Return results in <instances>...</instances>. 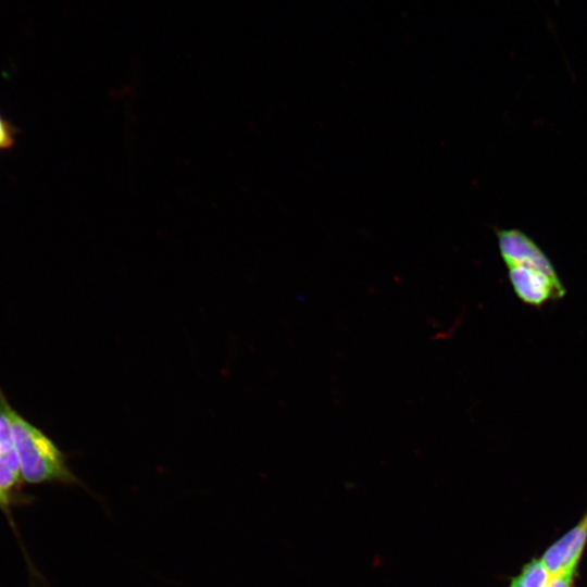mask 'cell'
Wrapping results in <instances>:
<instances>
[{
	"instance_id": "1",
	"label": "cell",
	"mask_w": 587,
	"mask_h": 587,
	"mask_svg": "<svg viewBox=\"0 0 587 587\" xmlns=\"http://www.w3.org/2000/svg\"><path fill=\"white\" fill-rule=\"evenodd\" d=\"M496 235L509 280L521 302L539 309L565 297L566 288L553 264L529 236L519 229H498Z\"/></svg>"
},
{
	"instance_id": "2",
	"label": "cell",
	"mask_w": 587,
	"mask_h": 587,
	"mask_svg": "<svg viewBox=\"0 0 587 587\" xmlns=\"http://www.w3.org/2000/svg\"><path fill=\"white\" fill-rule=\"evenodd\" d=\"M0 412L11 426L13 447L16 451L22 479L28 484H64L85 487L72 472L66 454L40 428L22 416L0 389Z\"/></svg>"
},
{
	"instance_id": "3",
	"label": "cell",
	"mask_w": 587,
	"mask_h": 587,
	"mask_svg": "<svg viewBox=\"0 0 587 587\" xmlns=\"http://www.w3.org/2000/svg\"><path fill=\"white\" fill-rule=\"evenodd\" d=\"M587 544V511L578 523L551 544L541 561L551 574L577 570Z\"/></svg>"
},
{
	"instance_id": "4",
	"label": "cell",
	"mask_w": 587,
	"mask_h": 587,
	"mask_svg": "<svg viewBox=\"0 0 587 587\" xmlns=\"http://www.w3.org/2000/svg\"><path fill=\"white\" fill-rule=\"evenodd\" d=\"M22 480L18 458L11 442L0 448V489L5 495L18 499L16 492Z\"/></svg>"
},
{
	"instance_id": "5",
	"label": "cell",
	"mask_w": 587,
	"mask_h": 587,
	"mask_svg": "<svg viewBox=\"0 0 587 587\" xmlns=\"http://www.w3.org/2000/svg\"><path fill=\"white\" fill-rule=\"evenodd\" d=\"M552 575L541 559H532L512 577L508 587H548Z\"/></svg>"
},
{
	"instance_id": "6",
	"label": "cell",
	"mask_w": 587,
	"mask_h": 587,
	"mask_svg": "<svg viewBox=\"0 0 587 587\" xmlns=\"http://www.w3.org/2000/svg\"><path fill=\"white\" fill-rule=\"evenodd\" d=\"M18 130L0 113V152L14 147Z\"/></svg>"
},
{
	"instance_id": "7",
	"label": "cell",
	"mask_w": 587,
	"mask_h": 587,
	"mask_svg": "<svg viewBox=\"0 0 587 587\" xmlns=\"http://www.w3.org/2000/svg\"><path fill=\"white\" fill-rule=\"evenodd\" d=\"M577 570L553 574L548 587H573Z\"/></svg>"
},
{
	"instance_id": "8",
	"label": "cell",
	"mask_w": 587,
	"mask_h": 587,
	"mask_svg": "<svg viewBox=\"0 0 587 587\" xmlns=\"http://www.w3.org/2000/svg\"><path fill=\"white\" fill-rule=\"evenodd\" d=\"M11 442L12 436L10 422L8 417L0 412V448Z\"/></svg>"
},
{
	"instance_id": "9",
	"label": "cell",
	"mask_w": 587,
	"mask_h": 587,
	"mask_svg": "<svg viewBox=\"0 0 587 587\" xmlns=\"http://www.w3.org/2000/svg\"><path fill=\"white\" fill-rule=\"evenodd\" d=\"M18 499H15L11 496H8L5 495L3 491H1L0 489V505L1 507H8L10 504H13L15 501H17Z\"/></svg>"
}]
</instances>
